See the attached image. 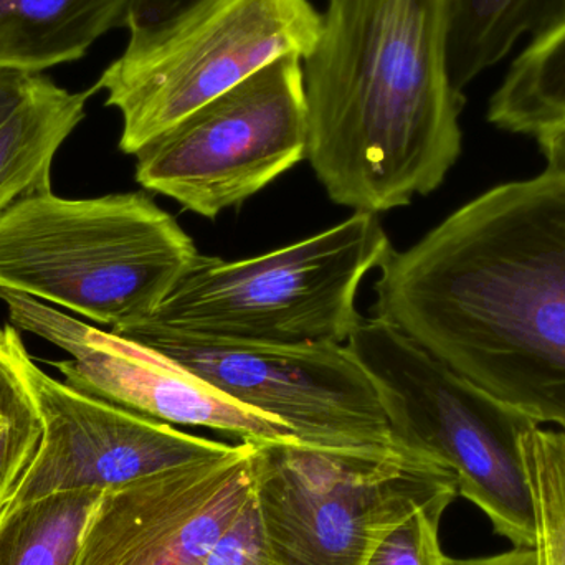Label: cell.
Instances as JSON below:
<instances>
[{"mask_svg": "<svg viewBox=\"0 0 565 565\" xmlns=\"http://www.w3.org/2000/svg\"><path fill=\"white\" fill-rule=\"evenodd\" d=\"M537 145L546 159L547 168L565 171V125L537 136Z\"/></svg>", "mask_w": 565, "mask_h": 565, "instance_id": "484cf974", "label": "cell"}, {"mask_svg": "<svg viewBox=\"0 0 565 565\" xmlns=\"http://www.w3.org/2000/svg\"><path fill=\"white\" fill-rule=\"evenodd\" d=\"M35 75L0 70V121L19 105Z\"/></svg>", "mask_w": 565, "mask_h": 565, "instance_id": "cb8c5ba5", "label": "cell"}, {"mask_svg": "<svg viewBox=\"0 0 565 565\" xmlns=\"http://www.w3.org/2000/svg\"><path fill=\"white\" fill-rule=\"evenodd\" d=\"M254 441L99 498L76 565H201L254 494Z\"/></svg>", "mask_w": 565, "mask_h": 565, "instance_id": "7c38bea8", "label": "cell"}, {"mask_svg": "<svg viewBox=\"0 0 565 565\" xmlns=\"http://www.w3.org/2000/svg\"><path fill=\"white\" fill-rule=\"evenodd\" d=\"M199 257L145 192H40L0 214V288L111 329L152 318Z\"/></svg>", "mask_w": 565, "mask_h": 565, "instance_id": "3957f363", "label": "cell"}, {"mask_svg": "<svg viewBox=\"0 0 565 565\" xmlns=\"http://www.w3.org/2000/svg\"><path fill=\"white\" fill-rule=\"evenodd\" d=\"M96 86L70 92L35 75L19 105L0 121V214L20 199L52 191V168L63 142L85 119Z\"/></svg>", "mask_w": 565, "mask_h": 565, "instance_id": "5bb4252c", "label": "cell"}, {"mask_svg": "<svg viewBox=\"0 0 565 565\" xmlns=\"http://www.w3.org/2000/svg\"><path fill=\"white\" fill-rule=\"evenodd\" d=\"M564 10L565 0H455L447 39L454 88L463 93L510 55L521 36L543 32Z\"/></svg>", "mask_w": 565, "mask_h": 565, "instance_id": "9a60e30c", "label": "cell"}, {"mask_svg": "<svg viewBox=\"0 0 565 565\" xmlns=\"http://www.w3.org/2000/svg\"><path fill=\"white\" fill-rule=\"evenodd\" d=\"M536 513V565H565V520L550 491L530 481Z\"/></svg>", "mask_w": 565, "mask_h": 565, "instance_id": "7402d4cb", "label": "cell"}, {"mask_svg": "<svg viewBox=\"0 0 565 565\" xmlns=\"http://www.w3.org/2000/svg\"><path fill=\"white\" fill-rule=\"evenodd\" d=\"M322 15L309 0H198L178 15L129 33L96 88L122 118L119 149L135 156L195 109L281 56L305 58Z\"/></svg>", "mask_w": 565, "mask_h": 565, "instance_id": "52a82bcc", "label": "cell"}, {"mask_svg": "<svg viewBox=\"0 0 565 565\" xmlns=\"http://www.w3.org/2000/svg\"><path fill=\"white\" fill-rule=\"evenodd\" d=\"M488 121L533 138L565 125V10L511 63L491 96Z\"/></svg>", "mask_w": 565, "mask_h": 565, "instance_id": "2e32d148", "label": "cell"}, {"mask_svg": "<svg viewBox=\"0 0 565 565\" xmlns=\"http://www.w3.org/2000/svg\"><path fill=\"white\" fill-rule=\"evenodd\" d=\"M308 151L302 58L281 56L136 152V181L184 211L217 218Z\"/></svg>", "mask_w": 565, "mask_h": 565, "instance_id": "ba28073f", "label": "cell"}, {"mask_svg": "<svg viewBox=\"0 0 565 565\" xmlns=\"http://www.w3.org/2000/svg\"><path fill=\"white\" fill-rule=\"evenodd\" d=\"M102 491L76 490L29 501L0 516V565H76Z\"/></svg>", "mask_w": 565, "mask_h": 565, "instance_id": "e0dca14e", "label": "cell"}, {"mask_svg": "<svg viewBox=\"0 0 565 565\" xmlns=\"http://www.w3.org/2000/svg\"><path fill=\"white\" fill-rule=\"evenodd\" d=\"M15 326H0V516L29 471L43 422L29 379V361Z\"/></svg>", "mask_w": 565, "mask_h": 565, "instance_id": "ac0fdd59", "label": "cell"}, {"mask_svg": "<svg viewBox=\"0 0 565 565\" xmlns=\"http://www.w3.org/2000/svg\"><path fill=\"white\" fill-rule=\"evenodd\" d=\"M454 3L328 0L302 76L306 159L335 205L405 207L460 158L465 96L447 62Z\"/></svg>", "mask_w": 565, "mask_h": 565, "instance_id": "7a4b0ae2", "label": "cell"}, {"mask_svg": "<svg viewBox=\"0 0 565 565\" xmlns=\"http://www.w3.org/2000/svg\"><path fill=\"white\" fill-rule=\"evenodd\" d=\"M201 565H277L268 546L255 493L215 541Z\"/></svg>", "mask_w": 565, "mask_h": 565, "instance_id": "ffe728a7", "label": "cell"}, {"mask_svg": "<svg viewBox=\"0 0 565 565\" xmlns=\"http://www.w3.org/2000/svg\"><path fill=\"white\" fill-rule=\"evenodd\" d=\"M392 250L377 215L354 212L258 257L225 262L199 254L149 321L232 341L348 344L362 321L359 286Z\"/></svg>", "mask_w": 565, "mask_h": 565, "instance_id": "277c9868", "label": "cell"}, {"mask_svg": "<svg viewBox=\"0 0 565 565\" xmlns=\"http://www.w3.org/2000/svg\"><path fill=\"white\" fill-rule=\"evenodd\" d=\"M454 500L415 508L372 544L362 565H450L440 544V521Z\"/></svg>", "mask_w": 565, "mask_h": 565, "instance_id": "d6986e66", "label": "cell"}, {"mask_svg": "<svg viewBox=\"0 0 565 565\" xmlns=\"http://www.w3.org/2000/svg\"><path fill=\"white\" fill-rule=\"evenodd\" d=\"M29 379L43 437L6 513L62 491L106 493L235 450V445L198 437L83 394L46 374L32 358Z\"/></svg>", "mask_w": 565, "mask_h": 565, "instance_id": "8fae6325", "label": "cell"}, {"mask_svg": "<svg viewBox=\"0 0 565 565\" xmlns=\"http://www.w3.org/2000/svg\"><path fill=\"white\" fill-rule=\"evenodd\" d=\"M10 324L63 349L53 361L65 384L141 417L204 427L242 441L296 438L281 422L232 401L168 355L103 331L39 299L0 288Z\"/></svg>", "mask_w": 565, "mask_h": 565, "instance_id": "30bf717a", "label": "cell"}, {"mask_svg": "<svg viewBox=\"0 0 565 565\" xmlns=\"http://www.w3.org/2000/svg\"><path fill=\"white\" fill-rule=\"evenodd\" d=\"M348 348L374 379L395 441L447 467L458 494L513 547H534L536 513L520 438L540 424L379 316L362 318Z\"/></svg>", "mask_w": 565, "mask_h": 565, "instance_id": "5b68a950", "label": "cell"}, {"mask_svg": "<svg viewBox=\"0 0 565 565\" xmlns=\"http://www.w3.org/2000/svg\"><path fill=\"white\" fill-rule=\"evenodd\" d=\"M450 565H536V553L533 547H513L494 556L451 559Z\"/></svg>", "mask_w": 565, "mask_h": 565, "instance_id": "d4e9b609", "label": "cell"}, {"mask_svg": "<svg viewBox=\"0 0 565 565\" xmlns=\"http://www.w3.org/2000/svg\"><path fill=\"white\" fill-rule=\"evenodd\" d=\"M379 271L375 316L565 431V171L490 189Z\"/></svg>", "mask_w": 565, "mask_h": 565, "instance_id": "6da1fadb", "label": "cell"}, {"mask_svg": "<svg viewBox=\"0 0 565 565\" xmlns=\"http://www.w3.org/2000/svg\"><path fill=\"white\" fill-rule=\"evenodd\" d=\"M129 0H0V70L40 75L125 26Z\"/></svg>", "mask_w": 565, "mask_h": 565, "instance_id": "4fadbf2b", "label": "cell"}, {"mask_svg": "<svg viewBox=\"0 0 565 565\" xmlns=\"http://www.w3.org/2000/svg\"><path fill=\"white\" fill-rule=\"evenodd\" d=\"M109 331L168 355L232 401L281 422L301 444H395L377 385L348 344L232 341L149 319Z\"/></svg>", "mask_w": 565, "mask_h": 565, "instance_id": "9c48e42d", "label": "cell"}, {"mask_svg": "<svg viewBox=\"0 0 565 565\" xmlns=\"http://www.w3.org/2000/svg\"><path fill=\"white\" fill-rule=\"evenodd\" d=\"M198 0H129L125 26L129 33L151 29L181 13Z\"/></svg>", "mask_w": 565, "mask_h": 565, "instance_id": "603a6c76", "label": "cell"}, {"mask_svg": "<svg viewBox=\"0 0 565 565\" xmlns=\"http://www.w3.org/2000/svg\"><path fill=\"white\" fill-rule=\"evenodd\" d=\"M255 500L277 565H362L415 508L455 500L444 465L405 445L329 448L254 441Z\"/></svg>", "mask_w": 565, "mask_h": 565, "instance_id": "8992f818", "label": "cell"}, {"mask_svg": "<svg viewBox=\"0 0 565 565\" xmlns=\"http://www.w3.org/2000/svg\"><path fill=\"white\" fill-rule=\"evenodd\" d=\"M520 450L527 480L550 491L565 520V431L537 425L521 435Z\"/></svg>", "mask_w": 565, "mask_h": 565, "instance_id": "44dd1931", "label": "cell"}]
</instances>
